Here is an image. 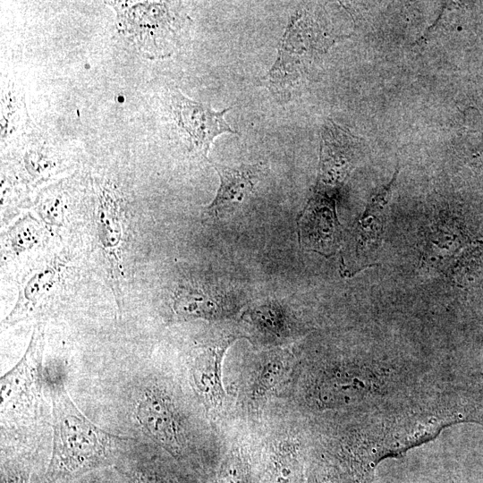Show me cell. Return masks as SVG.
I'll return each mask as SVG.
<instances>
[{"label": "cell", "instance_id": "16", "mask_svg": "<svg viewBox=\"0 0 483 483\" xmlns=\"http://www.w3.org/2000/svg\"><path fill=\"white\" fill-rule=\"evenodd\" d=\"M33 233H35V229L32 227H21L20 229L17 227L12 239L13 249L19 251L32 246L38 239L35 234H32Z\"/></svg>", "mask_w": 483, "mask_h": 483}, {"label": "cell", "instance_id": "9", "mask_svg": "<svg viewBox=\"0 0 483 483\" xmlns=\"http://www.w3.org/2000/svg\"><path fill=\"white\" fill-rule=\"evenodd\" d=\"M61 276V266L57 262L42 265L25 276L20 286L17 301L4 319V324L14 325L31 318L39 309Z\"/></svg>", "mask_w": 483, "mask_h": 483}, {"label": "cell", "instance_id": "10", "mask_svg": "<svg viewBox=\"0 0 483 483\" xmlns=\"http://www.w3.org/2000/svg\"><path fill=\"white\" fill-rule=\"evenodd\" d=\"M220 178V186L214 200L206 208L209 215H218L233 204L241 203L255 189L258 180L259 167L257 165H242L230 167L211 163Z\"/></svg>", "mask_w": 483, "mask_h": 483}, {"label": "cell", "instance_id": "13", "mask_svg": "<svg viewBox=\"0 0 483 483\" xmlns=\"http://www.w3.org/2000/svg\"><path fill=\"white\" fill-rule=\"evenodd\" d=\"M243 473L241 463L236 457H230L224 464L218 483H242Z\"/></svg>", "mask_w": 483, "mask_h": 483}, {"label": "cell", "instance_id": "17", "mask_svg": "<svg viewBox=\"0 0 483 483\" xmlns=\"http://www.w3.org/2000/svg\"><path fill=\"white\" fill-rule=\"evenodd\" d=\"M129 483H167L151 469L140 467L132 469L129 475Z\"/></svg>", "mask_w": 483, "mask_h": 483}, {"label": "cell", "instance_id": "11", "mask_svg": "<svg viewBox=\"0 0 483 483\" xmlns=\"http://www.w3.org/2000/svg\"><path fill=\"white\" fill-rule=\"evenodd\" d=\"M174 310L182 318H214L225 311L220 296L202 288L182 286L176 292Z\"/></svg>", "mask_w": 483, "mask_h": 483}, {"label": "cell", "instance_id": "2", "mask_svg": "<svg viewBox=\"0 0 483 483\" xmlns=\"http://www.w3.org/2000/svg\"><path fill=\"white\" fill-rule=\"evenodd\" d=\"M43 325L37 324L21 359L0 379L2 421L28 424L41 411L43 379Z\"/></svg>", "mask_w": 483, "mask_h": 483}, {"label": "cell", "instance_id": "14", "mask_svg": "<svg viewBox=\"0 0 483 483\" xmlns=\"http://www.w3.org/2000/svg\"><path fill=\"white\" fill-rule=\"evenodd\" d=\"M281 362L277 360L268 361L263 369L258 379V391L262 393L269 389L280 376Z\"/></svg>", "mask_w": 483, "mask_h": 483}, {"label": "cell", "instance_id": "15", "mask_svg": "<svg viewBox=\"0 0 483 483\" xmlns=\"http://www.w3.org/2000/svg\"><path fill=\"white\" fill-rule=\"evenodd\" d=\"M30 472L20 466H2L1 483H29Z\"/></svg>", "mask_w": 483, "mask_h": 483}, {"label": "cell", "instance_id": "1", "mask_svg": "<svg viewBox=\"0 0 483 483\" xmlns=\"http://www.w3.org/2000/svg\"><path fill=\"white\" fill-rule=\"evenodd\" d=\"M48 387L52 403L53 446L47 468L53 481L77 479L110 460L130 437L108 433L91 422L75 405L63 382Z\"/></svg>", "mask_w": 483, "mask_h": 483}, {"label": "cell", "instance_id": "8", "mask_svg": "<svg viewBox=\"0 0 483 483\" xmlns=\"http://www.w3.org/2000/svg\"><path fill=\"white\" fill-rule=\"evenodd\" d=\"M234 340L233 335L223 336L201 347L194 357L191 369L192 384L199 397L209 408L218 407L225 398L222 361Z\"/></svg>", "mask_w": 483, "mask_h": 483}, {"label": "cell", "instance_id": "5", "mask_svg": "<svg viewBox=\"0 0 483 483\" xmlns=\"http://www.w3.org/2000/svg\"><path fill=\"white\" fill-rule=\"evenodd\" d=\"M119 23L141 45L155 46V55L162 56L158 43L170 46L175 35V18L164 2H140L115 7Z\"/></svg>", "mask_w": 483, "mask_h": 483}, {"label": "cell", "instance_id": "4", "mask_svg": "<svg viewBox=\"0 0 483 483\" xmlns=\"http://www.w3.org/2000/svg\"><path fill=\"white\" fill-rule=\"evenodd\" d=\"M96 224L98 240L108 265L113 292L121 306L124 221L119 199L109 189H102L98 195Z\"/></svg>", "mask_w": 483, "mask_h": 483}, {"label": "cell", "instance_id": "6", "mask_svg": "<svg viewBox=\"0 0 483 483\" xmlns=\"http://www.w3.org/2000/svg\"><path fill=\"white\" fill-rule=\"evenodd\" d=\"M178 123L189 134L192 148L207 157L214 139L222 133H237L225 120L230 107L214 110L209 105L188 98L181 92L174 95Z\"/></svg>", "mask_w": 483, "mask_h": 483}, {"label": "cell", "instance_id": "12", "mask_svg": "<svg viewBox=\"0 0 483 483\" xmlns=\"http://www.w3.org/2000/svg\"><path fill=\"white\" fill-rule=\"evenodd\" d=\"M62 203L58 199L45 200L38 208L42 219L49 225H60L63 220Z\"/></svg>", "mask_w": 483, "mask_h": 483}, {"label": "cell", "instance_id": "3", "mask_svg": "<svg viewBox=\"0 0 483 483\" xmlns=\"http://www.w3.org/2000/svg\"><path fill=\"white\" fill-rule=\"evenodd\" d=\"M317 25L308 12H299L292 18L279 47L277 60L268 73L270 89L274 93L283 97L285 93L289 94L302 72L304 55L309 56L318 45H330L315 39L320 36V28Z\"/></svg>", "mask_w": 483, "mask_h": 483}, {"label": "cell", "instance_id": "7", "mask_svg": "<svg viewBox=\"0 0 483 483\" xmlns=\"http://www.w3.org/2000/svg\"><path fill=\"white\" fill-rule=\"evenodd\" d=\"M135 418L155 442L170 451L179 450L182 441L175 410L161 390L144 388L136 402Z\"/></svg>", "mask_w": 483, "mask_h": 483}, {"label": "cell", "instance_id": "18", "mask_svg": "<svg viewBox=\"0 0 483 483\" xmlns=\"http://www.w3.org/2000/svg\"><path fill=\"white\" fill-rule=\"evenodd\" d=\"M75 483H100V481L97 474L88 473L84 476L80 477V479L76 480Z\"/></svg>", "mask_w": 483, "mask_h": 483}]
</instances>
